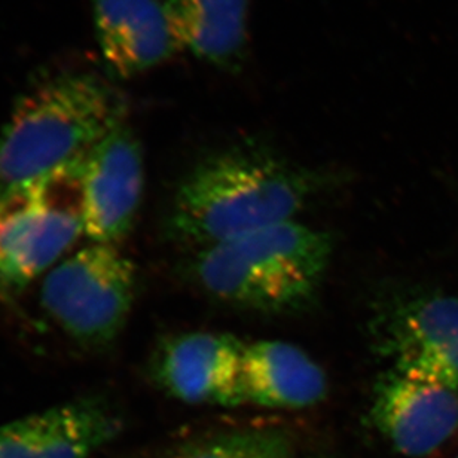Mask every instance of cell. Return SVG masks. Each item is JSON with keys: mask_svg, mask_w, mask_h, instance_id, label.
Instances as JSON below:
<instances>
[{"mask_svg": "<svg viewBox=\"0 0 458 458\" xmlns=\"http://www.w3.org/2000/svg\"><path fill=\"white\" fill-rule=\"evenodd\" d=\"M78 174L84 238L118 246L131 233L145 186L141 146L127 121L89 150Z\"/></svg>", "mask_w": 458, "mask_h": 458, "instance_id": "obj_7", "label": "cell"}, {"mask_svg": "<svg viewBox=\"0 0 458 458\" xmlns=\"http://www.w3.org/2000/svg\"><path fill=\"white\" fill-rule=\"evenodd\" d=\"M327 394V374L304 350L284 341L246 344L242 403L271 410H304L325 401Z\"/></svg>", "mask_w": 458, "mask_h": 458, "instance_id": "obj_12", "label": "cell"}, {"mask_svg": "<svg viewBox=\"0 0 458 458\" xmlns=\"http://www.w3.org/2000/svg\"><path fill=\"white\" fill-rule=\"evenodd\" d=\"M455 458H458V455H457V457H455Z\"/></svg>", "mask_w": 458, "mask_h": 458, "instance_id": "obj_15", "label": "cell"}, {"mask_svg": "<svg viewBox=\"0 0 458 458\" xmlns=\"http://www.w3.org/2000/svg\"><path fill=\"white\" fill-rule=\"evenodd\" d=\"M181 48L225 72L242 69L249 0H164Z\"/></svg>", "mask_w": 458, "mask_h": 458, "instance_id": "obj_13", "label": "cell"}, {"mask_svg": "<svg viewBox=\"0 0 458 458\" xmlns=\"http://www.w3.org/2000/svg\"><path fill=\"white\" fill-rule=\"evenodd\" d=\"M244 347L222 332L168 336L150 357V377L168 396L190 405H242Z\"/></svg>", "mask_w": 458, "mask_h": 458, "instance_id": "obj_8", "label": "cell"}, {"mask_svg": "<svg viewBox=\"0 0 458 458\" xmlns=\"http://www.w3.org/2000/svg\"><path fill=\"white\" fill-rule=\"evenodd\" d=\"M327 173L258 143H238L201 159L179 182L165 231L197 250L295 217L327 188Z\"/></svg>", "mask_w": 458, "mask_h": 458, "instance_id": "obj_1", "label": "cell"}, {"mask_svg": "<svg viewBox=\"0 0 458 458\" xmlns=\"http://www.w3.org/2000/svg\"><path fill=\"white\" fill-rule=\"evenodd\" d=\"M369 329L387 368L458 392V298L393 301L374 314Z\"/></svg>", "mask_w": 458, "mask_h": 458, "instance_id": "obj_6", "label": "cell"}, {"mask_svg": "<svg viewBox=\"0 0 458 458\" xmlns=\"http://www.w3.org/2000/svg\"><path fill=\"white\" fill-rule=\"evenodd\" d=\"M121 428L111 402L80 397L0 426V458H89Z\"/></svg>", "mask_w": 458, "mask_h": 458, "instance_id": "obj_10", "label": "cell"}, {"mask_svg": "<svg viewBox=\"0 0 458 458\" xmlns=\"http://www.w3.org/2000/svg\"><path fill=\"white\" fill-rule=\"evenodd\" d=\"M123 121L125 102L102 78L45 81L20 98L0 132V190L75 165Z\"/></svg>", "mask_w": 458, "mask_h": 458, "instance_id": "obj_3", "label": "cell"}, {"mask_svg": "<svg viewBox=\"0 0 458 458\" xmlns=\"http://www.w3.org/2000/svg\"><path fill=\"white\" fill-rule=\"evenodd\" d=\"M78 164L0 190V293H21L84 237Z\"/></svg>", "mask_w": 458, "mask_h": 458, "instance_id": "obj_4", "label": "cell"}, {"mask_svg": "<svg viewBox=\"0 0 458 458\" xmlns=\"http://www.w3.org/2000/svg\"><path fill=\"white\" fill-rule=\"evenodd\" d=\"M291 437L278 428L221 433L186 446L174 458H293Z\"/></svg>", "mask_w": 458, "mask_h": 458, "instance_id": "obj_14", "label": "cell"}, {"mask_svg": "<svg viewBox=\"0 0 458 458\" xmlns=\"http://www.w3.org/2000/svg\"><path fill=\"white\" fill-rule=\"evenodd\" d=\"M369 414L399 454L428 457L457 432L458 392L387 368L375 381Z\"/></svg>", "mask_w": 458, "mask_h": 458, "instance_id": "obj_9", "label": "cell"}, {"mask_svg": "<svg viewBox=\"0 0 458 458\" xmlns=\"http://www.w3.org/2000/svg\"><path fill=\"white\" fill-rule=\"evenodd\" d=\"M93 13L103 60L114 78L143 73L182 49L164 0H93Z\"/></svg>", "mask_w": 458, "mask_h": 458, "instance_id": "obj_11", "label": "cell"}, {"mask_svg": "<svg viewBox=\"0 0 458 458\" xmlns=\"http://www.w3.org/2000/svg\"><path fill=\"white\" fill-rule=\"evenodd\" d=\"M331 233L283 222L195 253L191 274L208 295L267 314L313 304L331 265Z\"/></svg>", "mask_w": 458, "mask_h": 458, "instance_id": "obj_2", "label": "cell"}, {"mask_svg": "<svg viewBox=\"0 0 458 458\" xmlns=\"http://www.w3.org/2000/svg\"><path fill=\"white\" fill-rule=\"evenodd\" d=\"M136 286V267L118 246L89 242L45 276L40 304L73 343L102 350L127 325Z\"/></svg>", "mask_w": 458, "mask_h": 458, "instance_id": "obj_5", "label": "cell"}]
</instances>
